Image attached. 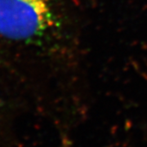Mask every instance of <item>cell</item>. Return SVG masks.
I'll return each instance as SVG.
<instances>
[{
  "mask_svg": "<svg viewBox=\"0 0 147 147\" xmlns=\"http://www.w3.org/2000/svg\"><path fill=\"white\" fill-rule=\"evenodd\" d=\"M53 26L48 0H0V37L28 42L43 35Z\"/></svg>",
  "mask_w": 147,
  "mask_h": 147,
  "instance_id": "1",
  "label": "cell"
}]
</instances>
